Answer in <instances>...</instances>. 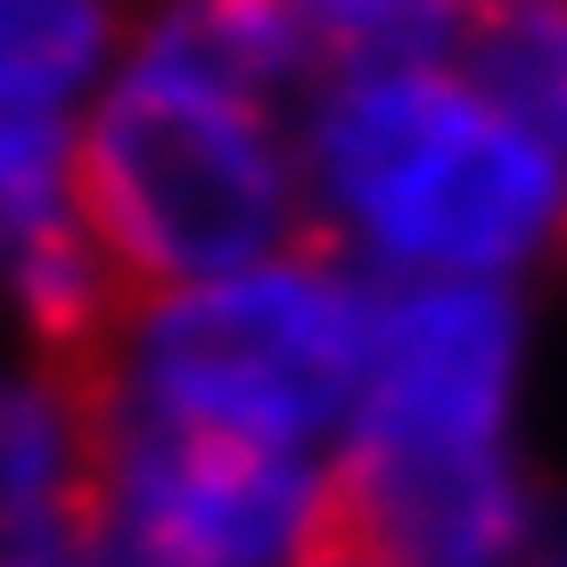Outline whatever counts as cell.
<instances>
[{
  "mask_svg": "<svg viewBox=\"0 0 567 567\" xmlns=\"http://www.w3.org/2000/svg\"><path fill=\"white\" fill-rule=\"evenodd\" d=\"M66 189L132 321L165 288H206L297 239V189L271 148V124L156 66H132L100 100L66 165Z\"/></svg>",
  "mask_w": 567,
  "mask_h": 567,
  "instance_id": "1",
  "label": "cell"
},
{
  "mask_svg": "<svg viewBox=\"0 0 567 567\" xmlns=\"http://www.w3.org/2000/svg\"><path fill=\"white\" fill-rule=\"evenodd\" d=\"M370 362V297L338 271H256L156 297L132 321V379L141 403L189 427L256 436L297 453L362 395Z\"/></svg>",
  "mask_w": 567,
  "mask_h": 567,
  "instance_id": "2",
  "label": "cell"
},
{
  "mask_svg": "<svg viewBox=\"0 0 567 567\" xmlns=\"http://www.w3.org/2000/svg\"><path fill=\"white\" fill-rule=\"evenodd\" d=\"M100 494L107 535L165 567H271L305 518L312 477L280 444L189 427L124 395L107 427Z\"/></svg>",
  "mask_w": 567,
  "mask_h": 567,
  "instance_id": "3",
  "label": "cell"
},
{
  "mask_svg": "<svg viewBox=\"0 0 567 567\" xmlns=\"http://www.w3.org/2000/svg\"><path fill=\"white\" fill-rule=\"evenodd\" d=\"M518 312L485 280H412L370 297L362 427L420 444H502Z\"/></svg>",
  "mask_w": 567,
  "mask_h": 567,
  "instance_id": "4",
  "label": "cell"
},
{
  "mask_svg": "<svg viewBox=\"0 0 567 567\" xmlns=\"http://www.w3.org/2000/svg\"><path fill=\"white\" fill-rule=\"evenodd\" d=\"M567 173L543 141L511 132L502 115H468L453 141H436L412 173L362 206L370 239L420 271H511L559 230Z\"/></svg>",
  "mask_w": 567,
  "mask_h": 567,
  "instance_id": "5",
  "label": "cell"
},
{
  "mask_svg": "<svg viewBox=\"0 0 567 567\" xmlns=\"http://www.w3.org/2000/svg\"><path fill=\"white\" fill-rule=\"evenodd\" d=\"M453 83L543 148H567V0H461Z\"/></svg>",
  "mask_w": 567,
  "mask_h": 567,
  "instance_id": "6",
  "label": "cell"
},
{
  "mask_svg": "<svg viewBox=\"0 0 567 567\" xmlns=\"http://www.w3.org/2000/svg\"><path fill=\"white\" fill-rule=\"evenodd\" d=\"M141 66L182 74V83L223 91V100L264 115L271 91L297 66H312V33L297 0H165Z\"/></svg>",
  "mask_w": 567,
  "mask_h": 567,
  "instance_id": "7",
  "label": "cell"
},
{
  "mask_svg": "<svg viewBox=\"0 0 567 567\" xmlns=\"http://www.w3.org/2000/svg\"><path fill=\"white\" fill-rule=\"evenodd\" d=\"M107 50L100 0H0V124H33L91 83Z\"/></svg>",
  "mask_w": 567,
  "mask_h": 567,
  "instance_id": "8",
  "label": "cell"
},
{
  "mask_svg": "<svg viewBox=\"0 0 567 567\" xmlns=\"http://www.w3.org/2000/svg\"><path fill=\"white\" fill-rule=\"evenodd\" d=\"M66 141L33 115V124H0V264L33 247L66 214Z\"/></svg>",
  "mask_w": 567,
  "mask_h": 567,
  "instance_id": "9",
  "label": "cell"
},
{
  "mask_svg": "<svg viewBox=\"0 0 567 567\" xmlns=\"http://www.w3.org/2000/svg\"><path fill=\"white\" fill-rule=\"evenodd\" d=\"M559 239H567V206H559Z\"/></svg>",
  "mask_w": 567,
  "mask_h": 567,
  "instance_id": "10",
  "label": "cell"
}]
</instances>
